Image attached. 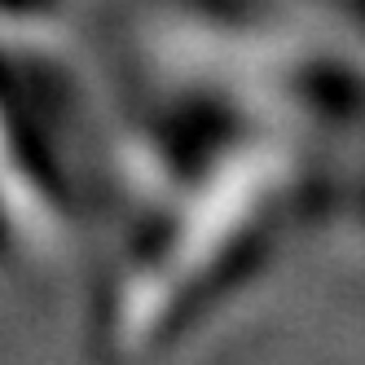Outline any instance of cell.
<instances>
[{"label":"cell","mask_w":365,"mask_h":365,"mask_svg":"<svg viewBox=\"0 0 365 365\" xmlns=\"http://www.w3.org/2000/svg\"><path fill=\"white\" fill-rule=\"evenodd\" d=\"M97 344H180L344 180L322 0H123L97 44Z\"/></svg>","instance_id":"cell-1"},{"label":"cell","mask_w":365,"mask_h":365,"mask_svg":"<svg viewBox=\"0 0 365 365\" xmlns=\"http://www.w3.org/2000/svg\"><path fill=\"white\" fill-rule=\"evenodd\" d=\"M344 93V185L365 190V0H322Z\"/></svg>","instance_id":"cell-2"},{"label":"cell","mask_w":365,"mask_h":365,"mask_svg":"<svg viewBox=\"0 0 365 365\" xmlns=\"http://www.w3.org/2000/svg\"><path fill=\"white\" fill-rule=\"evenodd\" d=\"M44 5L48 0H0V22H5V27H22V22Z\"/></svg>","instance_id":"cell-3"}]
</instances>
